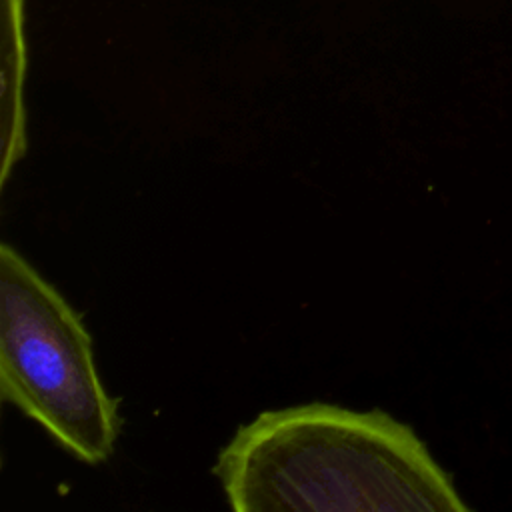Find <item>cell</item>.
<instances>
[{"mask_svg":"<svg viewBox=\"0 0 512 512\" xmlns=\"http://www.w3.org/2000/svg\"><path fill=\"white\" fill-rule=\"evenodd\" d=\"M214 474L236 512H464L448 474L404 422L310 402L238 428Z\"/></svg>","mask_w":512,"mask_h":512,"instance_id":"cell-1","label":"cell"},{"mask_svg":"<svg viewBox=\"0 0 512 512\" xmlns=\"http://www.w3.org/2000/svg\"><path fill=\"white\" fill-rule=\"evenodd\" d=\"M0 396L70 454L100 464L118 436L78 314L10 244L0 246Z\"/></svg>","mask_w":512,"mask_h":512,"instance_id":"cell-2","label":"cell"},{"mask_svg":"<svg viewBox=\"0 0 512 512\" xmlns=\"http://www.w3.org/2000/svg\"><path fill=\"white\" fill-rule=\"evenodd\" d=\"M4 72H2V182L8 180L10 168L24 152V38H22V0L4 2Z\"/></svg>","mask_w":512,"mask_h":512,"instance_id":"cell-3","label":"cell"}]
</instances>
